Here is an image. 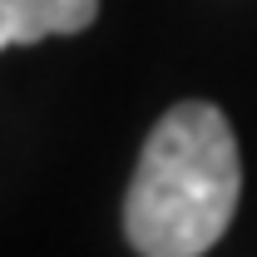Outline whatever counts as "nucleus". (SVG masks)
Listing matches in <instances>:
<instances>
[{
    "instance_id": "obj_1",
    "label": "nucleus",
    "mask_w": 257,
    "mask_h": 257,
    "mask_svg": "<svg viewBox=\"0 0 257 257\" xmlns=\"http://www.w3.org/2000/svg\"><path fill=\"white\" fill-rule=\"evenodd\" d=\"M242 159L218 104L168 109L128 183L124 232L139 257H203L237 213Z\"/></svg>"
},
{
    "instance_id": "obj_2",
    "label": "nucleus",
    "mask_w": 257,
    "mask_h": 257,
    "mask_svg": "<svg viewBox=\"0 0 257 257\" xmlns=\"http://www.w3.org/2000/svg\"><path fill=\"white\" fill-rule=\"evenodd\" d=\"M99 0H0V50L35 45L50 35H79L94 25Z\"/></svg>"
}]
</instances>
